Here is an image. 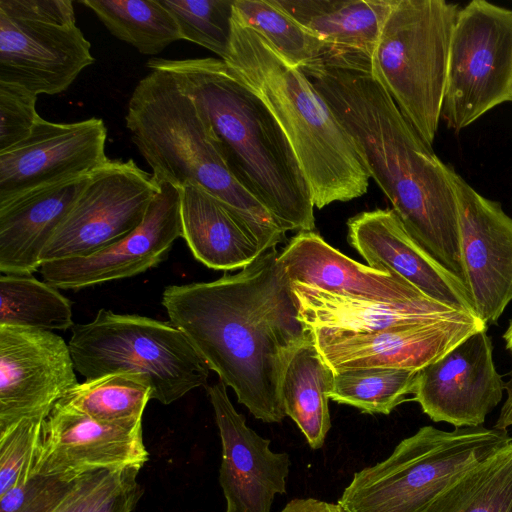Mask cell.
Here are the masks:
<instances>
[{"label": "cell", "mask_w": 512, "mask_h": 512, "mask_svg": "<svg viewBox=\"0 0 512 512\" xmlns=\"http://www.w3.org/2000/svg\"><path fill=\"white\" fill-rule=\"evenodd\" d=\"M162 305L170 322L256 419H284L281 381L311 333L299 320L276 247L235 274L167 286Z\"/></svg>", "instance_id": "obj_1"}, {"label": "cell", "mask_w": 512, "mask_h": 512, "mask_svg": "<svg viewBox=\"0 0 512 512\" xmlns=\"http://www.w3.org/2000/svg\"><path fill=\"white\" fill-rule=\"evenodd\" d=\"M353 141L410 236L463 281L458 208L443 163L361 53L324 51L300 67Z\"/></svg>", "instance_id": "obj_2"}, {"label": "cell", "mask_w": 512, "mask_h": 512, "mask_svg": "<svg viewBox=\"0 0 512 512\" xmlns=\"http://www.w3.org/2000/svg\"><path fill=\"white\" fill-rule=\"evenodd\" d=\"M206 118L234 177L287 231H313L314 203L292 146L265 104L220 58H152Z\"/></svg>", "instance_id": "obj_3"}, {"label": "cell", "mask_w": 512, "mask_h": 512, "mask_svg": "<svg viewBox=\"0 0 512 512\" xmlns=\"http://www.w3.org/2000/svg\"><path fill=\"white\" fill-rule=\"evenodd\" d=\"M223 61L282 128L316 208L367 192L370 176L352 139L300 67L289 63L260 33L234 16Z\"/></svg>", "instance_id": "obj_4"}, {"label": "cell", "mask_w": 512, "mask_h": 512, "mask_svg": "<svg viewBox=\"0 0 512 512\" xmlns=\"http://www.w3.org/2000/svg\"><path fill=\"white\" fill-rule=\"evenodd\" d=\"M125 122L157 182L199 185L250 226L268 249L285 240L286 232L270 212L234 177L206 118L170 72L151 70L138 82Z\"/></svg>", "instance_id": "obj_5"}, {"label": "cell", "mask_w": 512, "mask_h": 512, "mask_svg": "<svg viewBox=\"0 0 512 512\" xmlns=\"http://www.w3.org/2000/svg\"><path fill=\"white\" fill-rule=\"evenodd\" d=\"M510 439L495 427L423 426L385 460L356 472L338 503L348 512H427L447 487Z\"/></svg>", "instance_id": "obj_6"}, {"label": "cell", "mask_w": 512, "mask_h": 512, "mask_svg": "<svg viewBox=\"0 0 512 512\" xmlns=\"http://www.w3.org/2000/svg\"><path fill=\"white\" fill-rule=\"evenodd\" d=\"M459 8L444 0H394L370 56L375 76L432 147L442 115Z\"/></svg>", "instance_id": "obj_7"}, {"label": "cell", "mask_w": 512, "mask_h": 512, "mask_svg": "<svg viewBox=\"0 0 512 512\" xmlns=\"http://www.w3.org/2000/svg\"><path fill=\"white\" fill-rule=\"evenodd\" d=\"M71 330L74 366L86 380L139 374L150 384L152 399L164 405L206 386L210 369L171 322L100 309Z\"/></svg>", "instance_id": "obj_8"}, {"label": "cell", "mask_w": 512, "mask_h": 512, "mask_svg": "<svg viewBox=\"0 0 512 512\" xmlns=\"http://www.w3.org/2000/svg\"><path fill=\"white\" fill-rule=\"evenodd\" d=\"M512 101V10L485 0L459 9L442 116L455 132Z\"/></svg>", "instance_id": "obj_9"}, {"label": "cell", "mask_w": 512, "mask_h": 512, "mask_svg": "<svg viewBox=\"0 0 512 512\" xmlns=\"http://www.w3.org/2000/svg\"><path fill=\"white\" fill-rule=\"evenodd\" d=\"M158 190L153 174L133 159H108L90 174L41 263L88 256L116 243L142 223Z\"/></svg>", "instance_id": "obj_10"}, {"label": "cell", "mask_w": 512, "mask_h": 512, "mask_svg": "<svg viewBox=\"0 0 512 512\" xmlns=\"http://www.w3.org/2000/svg\"><path fill=\"white\" fill-rule=\"evenodd\" d=\"M458 208L463 282L476 316L497 323L512 301V218L448 164Z\"/></svg>", "instance_id": "obj_11"}, {"label": "cell", "mask_w": 512, "mask_h": 512, "mask_svg": "<svg viewBox=\"0 0 512 512\" xmlns=\"http://www.w3.org/2000/svg\"><path fill=\"white\" fill-rule=\"evenodd\" d=\"M69 345L43 329L0 326V433L45 415L76 385Z\"/></svg>", "instance_id": "obj_12"}, {"label": "cell", "mask_w": 512, "mask_h": 512, "mask_svg": "<svg viewBox=\"0 0 512 512\" xmlns=\"http://www.w3.org/2000/svg\"><path fill=\"white\" fill-rule=\"evenodd\" d=\"M106 140L101 118L55 123L40 116L26 139L0 152V202L91 174L109 159Z\"/></svg>", "instance_id": "obj_13"}, {"label": "cell", "mask_w": 512, "mask_h": 512, "mask_svg": "<svg viewBox=\"0 0 512 512\" xmlns=\"http://www.w3.org/2000/svg\"><path fill=\"white\" fill-rule=\"evenodd\" d=\"M148 459L142 422H103L58 402L44 420L33 474L76 479L99 470L141 469Z\"/></svg>", "instance_id": "obj_14"}, {"label": "cell", "mask_w": 512, "mask_h": 512, "mask_svg": "<svg viewBox=\"0 0 512 512\" xmlns=\"http://www.w3.org/2000/svg\"><path fill=\"white\" fill-rule=\"evenodd\" d=\"M487 327L477 316H468L376 331H308L324 362L333 372L361 368L419 371L471 334Z\"/></svg>", "instance_id": "obj_15"}, {"label": "cell", "mask_w": 512, "mask_h": 512, "mask_svg": "<svg viewBox=\"0 0 512 512\" xmlns=\"http://www.w3.org/2000/svg\"><path fill=\"white\" fill-rule=\"evenodd\" d=\"M506 389L486 330L475 332L418 371L413 400L434 422L481 426Z\"/></svg>", "instance_id": "obj_16"}, {"label": "cell", "mask_w": 512, "mask_h": 512, "mask_svg": "<svg viewBox=\"0 0 512 512\" xmlns=\"http://www.w3.org/2000/svg\"><path fill=\"white\" fill-rule=\"evenodd\" d=\"M142 223L91 255L43 263L40 273L57 289L77 290L138 275L157 266L182 237L180 189L158 182Z\"/></svg>", "instance_id": "obj_17"}, {"label": "cell", "mask_w": 512, "mask_h": 512, "mask_svg": "<svg viewBox=\"0 0 512 512\" xmlns=\"http://www.w3.org/2000/svg\"><path fill=\"white\" fill-rule=\"evenodd\" d=\"M222 445L219 483L225 512H271L277 494L286 492L287 453L274 452L270 440L247 426L221 381L206 386Z\"/></svg>", "instance_id": "obj_18"}, {"label": "cell", "mask_w": 512, "mask_h": 512, "mask_svg": "<svg viewBox=\"0 0 512 512\" xmlns=\"http://www.w3.org/2000/svg\"><path fill=\"white\" fill-rule=\"evenodd\" d=\"M94 62L76 24L60 25L0 13V82L55 95Z\"/></svg>", "instance_id": "obj_19"}, {"label": "cell", "mask_w": 512, "mask_h": 512, "mask_svg": "<svg viewBox=\"0 0 512 512\" xmlns=\"http://www.w3.org/2000/svg\"><path fill=\"white\" fill-rule=\"evenodd\" d=\"M347 227L351 246L368 266L391 269L429 298L476 316L464 282L410 236L393 209L361 212Z\"/></svg>", "instance_id": "obj_20"}, {"label": "cell", "mask_w": 512, "mask_h": 512, "mask_svg": "<svg viewBox=\"0 0 512 512\" xmlns=\"http://www.w3.org/2000/svg\"><path fill=\"white\" fill-rule=\"evenodd\" d=\"M291 283L355 298L399 302L428 296L391 269L363 265L329 245L314 231H301L279 253Z\"/></svg>", "instance_id": "obj_21"}, {"label": "cell", "mask_w": 512, "mask_h": 512, "mask_svg": "<svg viewBox=\"0 0 512 512\" xmlns=\"http://www.w3.org/2000/svg\"><path fill=\"white\" fill-rule=\"evenodd\" d=\"M89 175L52 183L0 202V272L32 274Z\"/></svg>", "instance_id": "obj_22"}, {"label": "cell", "mask_w": 512, "mask_h": 512, "mask_svg": "<svg viewBox=\"0 0 512 512\" xmlns=\"http://www.w3.org/2000/svg\"><path fill=\"white\" fill-rule=\"evenodd\" d=\"M291 286L299 320L307 330L365 332L475 316L429 297L383 302L334 294L298 283H291Z\"/></svg>", "instance_id": "obj_23"}, {"label": "cell", "mask_w": 512, "mask_h": 512, "mask_svg": "<svg viewBox=\"0 0 512 512\" xmlns=\"http://www.w3.org/2000/svg\"><path fill=\"white\" fill-rule=\"evenodd\" d=\"M179 189L182 238L205 266L241 270L268 250L250 226L205 189L192 182Z\"/></svg>", "instance_id": "obj_24"}, {"label": "cell", "mask_w": 512, "mask_h": 512, "mask_svg": "<svg viewBox=\"0 0 512 512\" xmlns=\"http://www.w3.org/2000/svg\"><path fill=\"white\" fill-rule=\"evenodd\" d=\"M325 50L371 56L394 0H275ZM324 50V51H325Z\"/></svg>", "instance_id": "obj_25"}, {"label": "cell", "mask_w": 512, "mask_h": 512, "mask_svg": "<svg viewBox=\"0 0 512 512\" xmlns=\"http://www.w3.org/2000/svg\"><path fill=\"white\" fill-rule=\"evenodd\" d=\"M333 376L311 335L293 354L281 381L284 412L296 423L312 449L324 445L331 428L327 393Z\"/></svg>", "instance_id": "obj_26"}, {"label": "cell", "mask_w": 512, "mask_h": 512, "mask_svg": "<svg viewBox=\"0 0 512 512\" xmlns=\"http://www.w3.org/2000/svg\"><path fill=\"white\" fill-rule=\"evenodd\" d=\"M427 512H512V438L447 487Z\"/></svg>", "instance_id": "obj_27"}, {"label": "cell", "mask_w": 512, "mask_h": 512, "mask_svg": "<svg viewBox=\"0 0 512 512\" xmlns=\"http://www.w3.org/2000/svg\"><path fill=\"white\" fill-rule=\"evenodd\" d=\"M119 40L145 55H157L182 40L179 27L160 0H81Z\"/></svg>", "instance_id": "obj_28"}, {"label": "cell", "mask_w": 512, "mask_h": 512, "mask_svg": "<svg viewBox=\"0 0 512 512\" xmlns=\"http://www.w3.org/2000/svg\"><path fill=\"white\" fill-rule=\"evenodd\" d=\"M67 330L74 326L71 301L32 274L0 276V326Z\"/></svg>", "instance_id": "obj_29"}, {"label": "cell", "mask_w": 512, "mask_h": 512, "mask_svg": "<svg viewBox=\"0 0 512 512\" xmlns=\"http://www.w3.org/2000/svg\"><path fill=\"white\" fill-rule=\"evenodd\" d=\"M152 389L139 374L116 373L85 380L59 403L109 423L142 422Z\"/></svg>", "instance_id": "obj_30"}, {"label": "cell", "mask_w": 512, "mask_h": 512, "mask_svg": "<svg viewBox=\"0 0 512 512\" xmlns=\"http://www.w3.org/2000/svg\"><path fill=\"white\" fill-rule=\"evenodd\" d=\"M418 371L361 368L334 372L328 398L368 414H390L414 394Z\"/></svg>", "instance_id": "obj_31"}, {"label": "cell", "mask_w": 512, "mask_h": 512, "mask_svg": "<svg viewBox=\"0 0 512 512\" xmlns=\"http://www.w3.org/2000/svg\"><path fill=\"white\" fill-rule=\"evenodd\" d=\"M233 16L260 33L289 63L298 67L325 50L320 39L275 0H234Z\"/></svg>", "instance_id": "obj_32"}, {"label": "cell", "mask_w": 512, "mask_h": 512, "mask_svg": "<svg viewBox=\"0 0 512 512\" xmlns=\"http://www.w3.org/2000/svg\"><path fill=\"white\" fill-rule=\"evenodd\" d=\"M173 15L182 40L224 59L230 44L234 0H160Z\"/></svg>", "instance_id": "obj_33"}, {"label": "cell", "mask_w": 512, "mask_h": 512, "mask_svg": "<svg viewBox=\"0 0 512 512\" xmlns=\"http://www.w3.org/2000/svg\"><path fill=\"white\" fill-rule=\"evenodd\" d=\"M46 417L23 418L0 433V496L33 475Z\"/></svg>", "instance_id": "obj_34"}, {"label": "cell", "mask_w": 512, "mask_h": 512, "mask_svg": "<svg viewBox=\"0 0 512 512\" xmlns=\"http://www.w3.org/2000/svg\"><path fill=\"white\" fill-rule=\"evenodd\" d=\"M80 477L33 474L0 496V512H54Z\"/></svg>", "instance_id": "obj_35"}, {"label": "cell", "mask_w": 512, "mask_h": 512, "mask_svg": "<svg viewBox=\"0 0 512 512\" xmlns=\"http://www.w3.org/2000/svg\"><path fill=\"white\" fill-rule=\"evenodd\" d=\"M37 95L26 88L0 82V152L26 139L40 115Z\"/></svg>", "instance_id": "obj_36"}, {"label": "cell", "mask_w": 512, "mask_h": 512, "mask_svg": "<svg viewBox=\"0 0 512 512\" xmlns=\"http://www.w3.org/2000/svg\"><path fill=\"white\" fill-rule=\"evenodd\" d=\"M141 469L109 471L93 491L82 512H133L143 489L137 477Z\"/></svg>", "instance_id": "obj_37"}, {"label": "cell", "mask_w": 512, "mask_h": 512, "mask_svg": "<svg viewBox=\"0 0 512 512\" xmlns=\"http://www.w3.org/2000/svg\"><path fill=\"white\" fill-rule=\"evenodd\" d=\"M0 13L53 24H76L73 2L70 0H0Z\"/></svg>", "instance_id": "obj_38"}, {"label": "cell", "mask_w": 512, "mask_h": 512, "mask_svg": "<svg viewBox=\"0 0 512 512\" xmlns=\"http://www.w3.org/2000/svg\"><path fill=\"white\" fill-rule=\"evenodd\" d=\"M109 471L112 470H99L82 475L75 488L54 512H82L93 491Z\"/></svg>", "instance_id": "obj_39"}, {"label": "cell", "mask_w": 512, "mask_h": 512, "mask_svg": "<svg viewBox=\"0 0 512 512\" xmlns=\"http://www.w3.org/2000/svg\"><path fill=\"white\" fill-rule=\"evenodd\" d=\"M280 512H348L341 504L315 498H295Z\"/></svg>", "instance_id": "obj_40"}, {"label": "cell", "mask_w": 512, "mask_h": 512, "mask_svg": "<svg viewBox=\"0 0 512 512\" xmlns=\"http://www.w3.org/2000/svg\"><path fill=\"white\" fill-rule=\"evenodd\" d=\"M507 350L512 353V319L509 322V326L503 335Z\"/></svg>", "instance_id": "obj_41"}]
</instances>
